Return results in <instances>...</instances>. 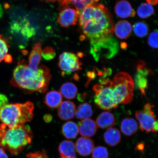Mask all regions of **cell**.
<instances>
[{
	"instance_id": "12",
	"label": "cell",
	"mask_w": 158,
	"mask_h": 158,
	"mask_svg": "<svg viewBox=\"0 0 158 158\" xmlns=\"http://www.w3.org/2000/svg\"><path fill=\"white\" fill-rule=\"evenodd\" d=\"M76 110V106L74 102L66 101L62 102L59 106L58 114L61 120H68L74 118Z\"/></svg>"
},
{
	"instance_id": "8",
	"label": "cell",
	"mask_w": 158,
	"mask_h": 158,
	"mask_svg": "<svg viewBox=\"0 0 158 158\" xmlns=\"http://www.w3.org/2000/svg\"><path fill=\"white\" fill-rule=\"evenodd\" d=\"M153 106L149 104H146L143 111H138L135 116L140 123L142 131L148 133L150 132L156 133L158 131V123L152 110Z\"/></svg>"
},
{
	"instance_id": "16",
	"label": "cell",
	"mask_w": 158,
	"mask_h": 158,
	"mask_svg": "<svg viewBox=\"0 0 158 158\" xmlns=\"http://www.w3.org/2000/svg\"><path fill=\"white\" fill-rule=\"evenodd\" d=\"M114 33L118 38L121 39H127L131 35L132 26L127 21H118L114 28Z\"/></svg>"
},
{
	"instance_id": "33",
	"label": "cell",
	"mask_w": 158,
	"mask_h": 158,
	"mask_svg": "<svg viewBox=\"0 0 158 158\" xmlns=\"http://www.w3.org/2000/svg\"><path fill=\"white\" fill-rule=\"evenodd\" d=\"M8 102V99L7 97L4 94H0V108Z\"/></svg>"
},
{
	"instance_id": "13",
	"label": "cell",
	"mask_w": 158,
	"mask_h": 158,
	"mask_svg": "<svg viewBox=\"0 0 158 158\" xmlns=\"http://www.w3.org/2000/svg\"><path fill=\"white\" fill-rule=\"evenodd\" d=\"M78 127L81 135L85 137H93L98 129L95 122L90 118L82 120L79 122Z\"/></svg>"
},
{
	"instance_id": "15",
	"label": "cell",
	"mask_w": 158,
	"mask_h": 158,
	"mask_svg": "<svg viewBox=\"0 0 158 158\" xmlns=\"http://www.w3.org/2000/svg\"><path fill=\"white\" fill-rule=\"evenodd\" d=\"M114 11L116 15L121 18L133 17L135 15V11L129 2L125 0L118 2L114 7Z\"/></svg>"
},
{
	"instance_id": "26",
	"label": "cell",
	"mask_w": 158,
	"mask_h": 158,
	"mask_svg": "<svg viewBox=\"0 0 158 158\" xmlns=\"http://www.w3.org/2000/svg\"><path fill=\"white\" fill-rule=\"evenodd\" d=\"M155 11L153 8L149 3H142L138 8L137 14L142 19H147L153 14Z\"/></svg>"
},
{
	"instance_id": "18",
	"label": "cell",
	"mask_w": 158,
	"mask_h": 158,
	"mask_svg": "<svg viewBox=\"0 0 158 158\" xmlns=\"http://www.w3.org/2000/svg\"><path fill=\"white\" fill-rule=\"evenodd\" d=\"M105 141L110 147H114L120 143L121 139V134L116 128H108L104 134Z\"/></svg>"
},
{
	"instance_id": "9",
	"label": "cell",
	"mask_w": 158,
	"mask_h": 158,
	"mask_svg": "<svg viewBox=\"0 0 158 158\" xmlns=\"http://www.w3.org/2000/svg\"><path fill=\"white\" fill-rule=\"evenodd\" d=\"M58 66L62 71L63 76L70 75L82 69V63L77 55L74 53L64 52L59 58Z\"/></svg>"
},
{
	"instance_id": "11",
	"label": "cell",
	"mask_w": 158,
	"mask_h": 158,
	"mask_svg": "<svg viewBox=\"0 0 158 158\" xmlns=\"http://www.w3.org/2000/svg\"><path fill=\"white\" fill-rule=\"evenodd\" d=\"M137 70L135 78L136 85L141 91L142 95L146 96V90L148 88L147 77L150 73V71L146 68L143 62L138 64Z\"/></svg>"
},
{
	"instance_id": "20",
	"label": "cell",
	"mask_w": 158,
	"mask_h": 158,
	"mask_svg": "<svg viewBox=\"0 0 158 158\" xmlns=\"http://www.w3.org/2000/svg\"><path fill=\"white\" fill-rule=\"evenodd\" d=\"M120 128L122 133L126 136H131L137 131V122L133 118H127L121 122Z\"/></svg>"
},
{
	"instance_id": "36",
	"label": "cell",
	"mask_w": 158,
	"mask_h": 158,
	"mask_svg": "<svg viewBox=\"0 0 158 158\" xmlns=\"http://www.w3.org/2000/svg\"><path fill=\"white\" fill-rule=\"evenodd\" d=\"M12 57L10 55H7V56H6L4 60L6 62L10 63L12 61Z\"/></svg>"
},
{
	"instance_id": "28",
	"label": "cell",
	"mask_w": 158,
	"mask_h": 158,
	"mask_svg": "<svg viewBox=\"0 0 158 158\" xmlns=\"http://www.w3.org/2000/svg\"><path fill=\"white\" fill-rule=\"evenodd\" d=\"M71 2L80 13L86 6L97 2L99 0H67Z\"/></svg>"
},
{
	"instance_id": "4",
	"label": "cell",
	"mask_w": 158,
	"mask_h": 158,
	"mask_svg": "<svg viewBox=\"0 0 158 158\" xmlns=\"http://www.w3.org/2000/svg\"><path fill=\"white\" fill-rule=\"evenodd\" d=\"M34 109V105L31 102L24 103L8 102L0 108V121L9 128L25 125L32 119Z\"/></svg>"
},
{
	"instance_id": "17",
	"label": "cell",
	"mask_w": 158,
	"mask_h": 158,
	"mask_svg": "<svg viewBox=\"0 0 158 158\" xmlns=\"http://www.w3.org/2000/svg\"><path fill=\"white\" fill-rule=\"evenodd\" d=\"M115 123V118L113 114L107 111L102 112L96 118L97 125L102 129L111 127Z\"/></svg>"
},
{
	"instance_id": "27",
	"label": "cell",
	"mask_w": 158,
	"mask_h": 158,
	"mask_svg": "<svg viewBox=\"0 0 158 158\" xmlns=\"http://www.w3.org/2000/svg\"><path fill=\"white\" fill-rule=\"evenodd\" d=\"M133 30L137 36L143 38L147 35L149 32V27L145 23L140 22L134 25Z\"/></svg>"
},
{
	"instance_id": "6",
	"label": "cell",
	"mask_w": 158,
	"mask_h": 158,
	"mask_svg": "<svg viewBox=\"0 0 158 158\" xmlns=\"http://www.w3.org/2000/svg\"><path fill=\"white\" fill-rule=\"evenodd\" d=\"M95 92V103L99 107L105 110H110L118 107L113 96L112 81L107 78L101 79L100 82L94 86Z\"/></svg>"
},
{
	"instance_id": "38",
	"label": "cell",
	"mask_w": 158,
	"mask_h": 158,
	"mask_svg": "<svg viewBox=\"0 0 158 158\" xmlns=\"http://www.w3.org/2000/svg\"><path fill=\"white\" fill-rule=\"evenodd\" d=\"M3 15V10L2 6L0 3V19L2 17Z\"/></svg>"
},
{
	"instance_id": "7",
	"label": "cell",
	"mask_w": 158,
	"mask_h": 158,
	"mask_svg": "<svg viewBox=\"0 0 158 158\" xmlns=\"http://www.w3.org/2000/svg\"><path fill=\"white\" fill-rule=\"evenodd\" d=\"M90 45V54L97 62L102 57L112 58L118 51V41L113 36L92 43Z\"/></svg>"
},
{
	"instance_id": "34",
	"label": "cell",
	"mask_w": 158,
	"mask_h": 158,
	"mask_svg": "<svg viewBox=\"0 0 158 158\" xmlns=\"http://www.w3.org/2000/svg\"><path fill=\"white\" fill-rule=\"evenodd\" d=\"M44 1L51 2H58L59 7H62L65 6V3H66V0H44Z\"/></svg>"
},
{
	"instance_id": "30",
	"label": "cell",
	"mask_w": 158,
	"mask_h": 158,
	"mask_svg": "<svg viewBox=\"0 0 158 158\" xmlns=\"http://www.w3.org/2000/svg\"><path fill=\"white\" fill-rule=\"evenodd\" d=\"M92 153L93 158H108V153L107 149L102 146L94 148Z\"/></svg>"
},
{
	"instance_id": "24",
	"label": "cell",
	"mask_w": 158,
	"mask_h": 158,
	"mask_svg": "<svg viewBox=\"0 0 158 158\" xmlns=\"http://www.w3.org/2000/svg\"><path fill=\"white\" fill-rule=\"evenodd\" d=\"M78 133V126L74 122H68L63 126L62 133L68 139L75 138L77 136Z\"/></svg>"
},
{
	"instance_id": "35",
	"label": "cell",
	"mask_w": 158,
	"mask_h": 158,
	"mask_svg": "<svg viewBox=\"0 0 158 158\" xmlns=\"http://www.w3.org/2000/svg\"><path fill=\"white\" fill-rule=\"evenodd\" d=\"M0 158H8L4 149L0 148Z\"/></svg>"
},
{
	"instance_id": "5",
	"label": "cell",
	"mask_w": 158,
	"mask_h": 158,
	"mask_svg": "<svg viewBox=\"0 0 158 158\" xmlns=\"http://www.w3.org/2000/svg\"><path fill=\"white\" fill-rule=\"evenodd\" d=\"M113 96L116 104L130 103L133 98L134 82L127 73L120 72L114 77L112 81Z\"/></svg>"
},
{
	"instance_id": "32",
	"label": "cell",
	"mask_w": 158,
	"mask_h": 158,
	"mask_svg": "<svg viewBox=\"0 0 158 158\" xmlns=\"http://www.w3.org/2000/svg\"><path fill=\"white\" fill-rule=\"evenodd\" d=\"M55 52L54 49L51 47L45 48L41 52V55L47 60H51L54 58Z\"/></svg>"
},
{
	"instance_id": "21",
	"label": "cell",
	"mask_w": 158,
	"mask_h": 158,
	"mask_svg": "<svg viewBox=\"0 0 158 158\" xmlns=\"http://www.w3.org/2000/svg\"><path fill=\"white\" fill-rule=\"evenodd\" d=\"M62 99V96L60 92L52 90L47 93L45 95L44 103L49 108H55L60 105Z\"/></svg>"
},
{
	"instance_id": "1",
	"label": "cell",
	"mask_w": 158,
	"mask_h": 158,
	"mask_svg": "<svg viewBox=\"0 0 158 158\" xmlns=\"http://www.w3.org/2000/svg\"><path fill=\"white\" fill-rule=\"evenodd\" d=\"M80 25L90 44L113 36L114 27L108 9L102 4L88 5L80 14Z\"/></svg>"
},
{
	"instance_id": "23",
	"label": "cell",
	"mask_w": 158,
	"mask_h": 158,
	"mask_svg": "<svg viewBox=\"0 0 158 158\" xmlns=\"http://www.w3.org/2000/svg\"><path fill=\"white\" fill-rule=\"evenodd\" d=\"M60 94L67 99H73L76 98L78 93V89L76 85L71 82L63 84L60 89Z\"/></svg>"
},
{
	"instance_id": "37",
	"label": "cell",
	"mask_w": 158,
	"mask_h": 158,
	"mask_svg": "<svg viewBox=\"0 0 158 158\" xmlns=\"http://www.w3.org/2000/svg\"><path fill=\"white\" fill-rule=\"evenodd\" d=\"M147 2L150 5H155L158 2V0H147Z\"/></svg>"
},
{
	"instance_id": "19",
	"label": "cell",
	"mask_w": 158,
	"mask_h": 158,
	"mask_svg": "<svg viewBox=\"0 0 158 158\" xmlns=\"http://www.w3.org/2000/svg\"><path fill=\"white\" fill-rule=\"evenodd\" d=\"M59 151L62 158H77L75 145L72 141H63L59 147Z\"/></svg>"
},
{
	"instance_id": "22",
	"label": "cell",
	"mask_w": 158,
	"mask_h": 158,
	"mask_svg": "<svg viewBox=\"0 0 158 158\" xmlns=\"http://www.w3.org/2000/svg\"><path fill=\"white\" fill-rule=\"evenodd\" d=\"M41 44L40 42L35 43L31 51L29 58V64L30 66L38 67L41 59Z\"/></svg>"
},
{
	"instance_id": "2",
	"label": "cell",
	"mask_w": 158,
	"mask_h": 158,
	"mask_svg": "<svg viewBox=\"0 0 158 158\" xmlns=\"http://www.w3.org/2000/svg\"><path fill=\"white\" fill-rule=\"evenodd\" d=\"M51 77L47 67L41 65L35 68L29 66L24 60H21L14 71L10 83L27 93L36 91L43 93L47 90Z\"/></svg>"
},
{
	"instance_id": "10",
	"label": "cell",
	"mask_w": 158,
	"mask_h": 158,
	"mask_svg": "<svg viewBox=\"0 0 158 158\" xmlns=\"http://www.w3.org/2000/svg\"><path fill=\"white\" fill-rule=\"evenodd\" d=\"M80 14L78 10L67 7L60 13L58 22L61 26L65 27L74 25L78 20Z\"/></svg>"
},
{
	"instance_id": "14",
	"label": "cell",
	"mask_w": 158,
	"mask_h": 158,
	"mask_svg": "<svg viewBox=\"0 0 158 158\" xmlns=\"http://www.w3.org/2000/svg\"><path fill=\"white\" fill-rule=\"evenodd\" d=\"M94 147V143L92 140L85 137L78 138L75 146L78 153L84 156L89 155L92 153Z\"/></svg>"
},
{
	"instance_id": "31",
	"label": "cell",
	"mask_w": 158,
	"mask_h": 158,
	"mask_svg": "<svg viewBox=\"0 0 158 158\" xmlns=\"http://www.w3.org/2000/svg\"><path fill=\"white\" fill-rule=\"evenodd\" d=\"M148 43L149 46L154 48H158V32L155 31L152 32L148 38Z\"/></svg>"
},
{
	"instance_id": "25",
	"label": "cell",
	"mask_w": 158,
	"mask_h": 158,
	"mask_svg": "<svg viewBox=\"0 0 158 158\" xmlns=\"http://www.w3.org/2000/svg\"><path fill=\"white\" fill-rule=\"evenodd\" d=\"M93 114V112L90 105L88 103H84L81 104L78 106L75 115L78 119L83 120L89 118Z\"/></svg>"
},
{
	"instance_id": "29",
	"label": "cell",
	"mask_w": 158,
	"mask_h": 158,
	"mask_svg": "<svg viewBox=\"0 0 158 158\" xmlns=\"http://www.w3.org/2000/svg\"><path fill=\"white\" fill-rule=\"evenodd\" d=\"M9 45L6 39L0 35V62L4 59L8 52Z\"/></svg>"
},
{
	"instance_id": "3",
	"label": "cell",
	"mask_w": 158,
	"mask_h": 158,
	"mask_svg": "<svg viewBox=\"0 0 158 158\" xmlns=\"http://www.w3.org/2000/svg\"><path fill=\"white\" fill-rule=\"evenodd\" d=\"M33 134L29 126L9 128L0 124V147L14 155H18L31 143Z\"/></svg>"
}]
</instances>
